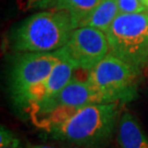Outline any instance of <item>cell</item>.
<instances>
[{
    "instance_id": "1",
    "label": "cell",
    "mask_w": 148,
    "mask_h": 148,
    "mask_svg": "<svg viewBox=\"0 0 148 148\" xmlns=\"http://www.w3.org/2000/svg\"><path fill=\"white\" fill-rule=\"evenodd\" d=\"M121 112L119 102L90 104L43 132L66 145L106 148L116 135Z\"/></svg>"
},
{
    "instance_id": "2",
    "label": "cell",
    "mask_w": 148,
    "mask_h": 148,
    "mask_svg": "<svg viewBox=\"0 0 148 148\" xmlns=\"http://www.w3.org/2000/svg\"><path fill=\"white\" fill-rule=\"evenodd\" d=\"M76 28L69 13L47 9L20 21L12 31L11 44L16 52H53L66 45Z\"/></svg>"
},
{
    "instance_id": "3",
    "label": "cell",
    "mask_w": 148,
    "mask_h": 148,
    "mask_svg": "<svg viewBox=\"0 0 148 148\" xmlns=\"http://www.w3.org/2000/svg\"><path fill=\"white\" fill-rule=\"evenodd\" d=\"M103 103L101 97L87 80L73 79L60 91L48 98L30 105L26 109L32 122L45 130L64 122L82 108L90 104Z\"/></svg>"
},
{
    "instance_id": "4",
    "label": "cell",
    "mask_w": 148,
    "mask_h": 148,
    "mask_svg": "<svg viewBox=\"0 0 148 148\" xmlns=\"http://www.w3.org/2000/svg\"><path fill=\"white\" fill-rule=\"evenodd\" d=\"M109 54L143 73L148 67V13L118 14L106 32Z\"/></svg>"
},
{
    "instance_id": "5",
    "label": "cell",
    "mask_w": 148,
    "mask_h": 148,
    "mask_svg": "<svg viewBox=\"0 0 148 148\" xmlns=\"http://www.w3.org/2000/svg\"><path fill=\"white\" fill-rule=\"evenodd\" d=\"M141 72L108 54L88 71L87 81L101 97L103 103H126L135 99Z\"/></svg>"
},
{
    "instance_id": "6",
    "label": "cell",
    "mask_w": 148,
    "mask_h": 148,
    "mask_svg": "<svg viewBox=\"0 0 148 148\" xmlns=\"http://www.w3.org/2000/svg\"><path fill=\"white\" fill-rule=\"evenodd\" d=\"M60 57L53 52H17L11 64L8 88L14 104L20 109L29 90L44 80Z\"/></svg>"
},
{
    "instance_id": "7",
    "label": "cell",
    "mask_w": 148,
    "mask_h": 148,
    "mask_svg": "<svg viewBox=\"0 0 148 148\" xmlns=\"http://www.w3.org/2000/svg\"><path fill=\"white\" fill-rule=\"evenodd\" d=\"M77 69L90 71L109 54V43L104 32L83 26L73 31L67 43L56 50Z\"/></svg>"
},
{
    "instance_id": "8",
    "label": "cell",
    "mask_w": 148,
    "mask_h": 148,
    "mask_svg": "<svg viewBox=\"0 0 148 148\" xmlns=\"http://www.w3.org/2000/svg\"><path fill=\"white\" fill-rule=\"evenodd\" d=\"M75 70L76 69L71 63L66 59L60 58L59 63L54 66L49 75L29 90L20 109L26 111L30 105L42 101L56 94L73 79V73Z\"/></svg>"
},
{
    "instance_id": "9",
    "label": "cell",
    "mask_w": 148,
    "mask_h": 148,
    "mask_svg": "<svg viewBox=\"0 0 148 148\" xmlns=\"http://www.w3.org/2000/svg\"><path fill=\"white\" fill-rule=\"evenodd\" d=\"M117 148H148V136L131 112H121L115 135Z\"/></svg>"
},
{
    "instance_id": "10",
    "label": "cell",
    "mask_w": 148,
    "mask_h": 148,
    "mask_svg": "<svg viewBox=\"0 0 148 148\" xmlns=\"http://www.w3.org/2000/svg\"><path fill=\"white\" fill-rule=\"evenodd\" d=\"M118 14L117 0H100L90 14L80 22L79 27L88 26L106 33Z\"/></svg>"
},
{
    "instance_id": "11",
    "label": "cell",
    "mask_w": 148,
    "mask_h": 148,
    "mask_svg": "<svg viewBox=\"0 0 148 148\" xmlns=\"http://www.w3.org/2000/svg\"><path fill=\"white\" fill-rule=\"evenodd\" d=\"M100 0H54L51 9L64 10L69 13L79 24L96 7Z\"/></svg>"
},
{
    "instance_id": "12",
    "label": "cell",
    "mask_w": 148,
    "mask_h": 148,
    "mask_svg": "<svg viewBox=\"0 0 148 148\" xmlns=\"http://www.w3.org/2000/svg\"><path fill=\"white\" fill-rule=\"evenodd\" d=\"M117 7L119 14H140L148 11L140 0H117Z\"/></svg>"
},
{
    "instance_id": "13",
    "label": "cell",
    "mask_w": 148,
    "mask_h": 148,
    "mask_svg": "<svg viewBox=\"0 0 148 148\" xmlns=\"http://www.w3.org/2000/svg\"><path fill=\"white\" fill-rule=\"evenodd\" d=\"M0 148H21L19 138L3 125L0 129Z\"/></svg>"
},
{
    "instance_id": "14",
    "label": "cell",
    "mask_w": 148,
    "mask_h": 148,
    "mask_svg": "<svg viewBox=\"0 0 148 148\" xmlns=\"http://www.w3.org/2000/svg\"><path fill=\"white\" fill-rule=\"evenodd\" d=\"M20 5L25 11L29 10H47L51 9L54 0H19Z\"/></svg>"
},
{
    "instance_id": "15",
    "label": "cell",
    "mask_w": 148,
    "mask_h": 148,
    "mask_svg": "<svg viewBox=\"0 0 148 148\" xmlns=\"http://www.w3.org/2000/svg\"><path fill=\"white\" fill-rule=\"evenodd\" d=\"M24 148H59V147H54V146H50V145H44V144H36V145H30ZM63 148V147H62Z\"/></svg>"
},
{
    "instance_id": "16",
    "label": "cell",
    "mask_w": 148,
    "mask_h": 148,
    "mask_svg": "<svg viewBox=\"0 0 148 148\" xmlns=\"http://www.w3.org/2000/svg\"><path fill=\"white\" fill-rule=\"evenodd\" d=\"M63 148H83V147H79V146H74V145H64Z\"/></svg>"
},
{
    "instance_id": "17",
    "label": "cell",
    "mask_w": 148,
    "mask_h": 148,
    "mask_svg": "<svg viewBox=\"0 0 148 148\" xmlns=\"http://www.w3.org/2000/svg\"><path fill=\"white\" fill-rule=\"evenodd\" d=\"M140 1H141V2H143V4H144V5H145V6H146V4H147V1H148V0H140ZM146 8H147V7H146Z\"/></svg>"
},
{
    "instance_id": "18",
    "label": "cell",
    "mask_w": 148,
    "mask_h": 148,
    "mask_svg": "<svg viewBox=\"0 0 148 148\" xmlns=\"http://www.w3.org/2000/svg\"><path fill=\"white\" fill-rule=\"evenodd\" d=\"M146 7H147V9H148V1H147V4H146Z\"/></svg>"
}]
</instances>
